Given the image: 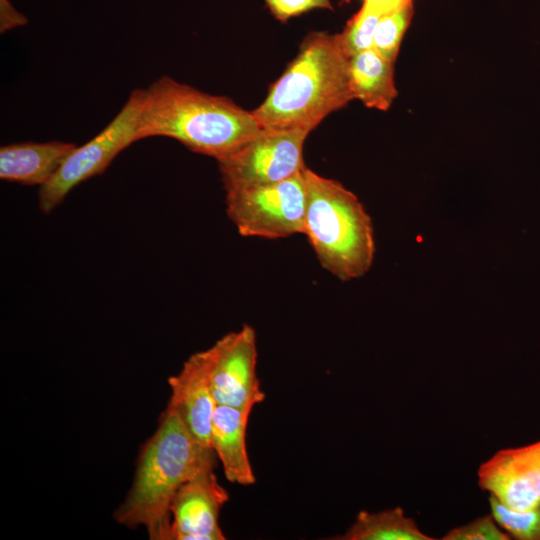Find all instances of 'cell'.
Instances as JSON below:
<instances>
[{
    "label": "cell",
    "mask_w": 540,
    "mask_h": 540,
    "mask_svg": "<svg viewBox=\"0 0 540 540\" xmlns=\"http://www.w3.org/2000/svg\"><path fill=\"white\" fill-rule=\"evenodd\" d=\"M348 61L338 34L307 35L263 103L251 111L261 128L312 131L330 113L354 100Z\"/></svg>",
    "instance_id": "3"
},
{
    "label": "cell",
    "mask_w": 540,
    "mask_h": 540,
    "mask_svg": "<svg viewBox=\"0 0 540 540\" xmlns=\"http://www.w3.org/2000/svg\"><path fill=\"white\" fill-rule=\"evenodd\" d=\"M305 169L282 181L225 191L227 215L240 235L279 239L304 233Z\"/></svg>",
    "instance_id": "5"
},
{
    "label": "cell",
    "mask_w": 540,
    "mask_h": 540,
    "mask_svg": "<svg viewBox=\"0 0 540 540\" xmlns=\"http://www.w3.org/2000/svg\"><path fill=\"white\" fill-rule=\"evenodd\" d=\"M348 71L354 99L379 111L391 107L398 95L393 62L372 48L350 57Z\"/></svg>",
    "instance_id": "14"
},
{
    "label": "cell",
    "mask_w": 540,
    "mask_h": 540,
    "mask_svg": "<svg viewBox=\"0 0 540 540\" xmlns=\"http://www.w3.org/2000/svg\"><path fill=\"white\" fill-rule=\"evenodd\" d=\"M495 521L492 514L481 516L475 520L448 531L442 540H510L511 536Z\"/></svg>",
    "instance_id": "19"
},
{
    "label": "cell",
    "mask_w": 540,
    "mask_h": 540,
    "mask_svg": "<svg viewBox=\"0 0 540 540\" xmlns=\"http://www.w3.org/2000/svg\"><path fill=\"white\" fill-rule=\"evenodd\" d=\"M263 130L251 111L231 99L162 76L144 89L137 139L169 137L218 160Z\"/></svg>",
    "instance_id": "1"
},
{
    "label": "cell",
    "mask_w": 540,
    "mask_h": 540,
    "mask_svg": "<svg viewBox=\"0 0 540 540\" xmlns=\"http://www.w3.org/2000/svg\"><path fill=\"white\" fill-rule=\"evenodd\" d=\"M339 540H433L401 507L379 512L360 511Z\"/></svg>",
    "instance_id": "15"
},
{
    "label": "cell",
    "mask_w": 540,
    "mask_h": 540,
    "mask_svg": "<svg viewBox=\"0 0 540 540\" xmlns=\"http://www.w3.org/2000/svg\"><path fill=\"white\" fill-rule=\"evenodd\" d=\"M380 17L362 5L348 20L344 30L338 34L340 46L348 58L373 48L374 33Z\"/></svg>",
    "instance_id": "18"
},
{
    "label": "cell",
    "mask_w": 540,
    "mask_h": 540,
    "mask_svg": "<svg viewBox=\"0 0 540 540\" xmlns=\"http://www.w3.org/2000/svg\"><path fill=\"white\" fill-rule=\"evenodd\" d=\"M413 14L414 5L381 16L374 33L373 49L384 58L395 63Z\"/></svg>",
    "instance_id": "16"
},
{
    "label": "cell",
    "mask_w": 540,
    "mask_h": 540,
    "mask_svg": "<svg viewBox=\"0 0 540 540\" xmlns=\"http://www.w3.org/2000/svg\"><path fill=\"white\" fill-rule=\"evenodd\" d=\"M252 410L217 404L211 425V447L221 461L226 479L242 486L256 482L246 444Z\"/></svg>",
    "instance_id": "12"
},
{
    "label": "cell",
    "mask_w": 540,
    "mask_h": 540,
    "mask_svg": "<svg viewBox=\"0 0 540 540\" xmlns=\"http://www.w3.org/2000/svg\"><path fill=\"white\" fill-rule=\"evenodd\" d=\"M213 449L200 446L176 412L166 408L153 435L143 445L124 502L115 520L129 528L143 526L151 540H170V506L177 490L199 472L214 468Z\"/></svg>",
    "instance_id": "2"
},
{
    "label": "cell",
    "mask_w": 540,
    "mask_h": 540,
    "mask_svg": "<svg viewBox=\"0 0 540 540\" xmlns=\"http://www.w3.org/2000/svg\"><path fill=\"white\" fill-rule=\"evenodd\" d=\"M380 16L413 6V0H363V4Z\"/></svg>",
    "instance_id": "22"
},
{
    "label": "cell",
    "mask_w": 540,
    "mask_h": 540,
    "mask_svg": "<svg viewBox=\"0 0 540 540\" xmlns=\"http://www.w3.org/2000/svg\"><path fill=\"white\" fill-rule=\"evenodd\" d=\"M271 13L280 21L314 8L332 9L330 0H263Z\"/></svg>",
    "instance_id": "20"
},
{
    "label": "cell",
    "mask_w": 540,
    "mask_h": 540,
    "mask_svg": "<svg viewBox=\"0 0 540 540\" xmlns=\"http://www.w3.org/2000/svg\"><path fill=\"white\" fill-rule=\"evenodd\" d=\"M489 504L495 521L511 538L540 540V507L523 511L513 510L491 495Z\"/></svg>",
    "instance_id": "17"
},
{
    "label": "cell",
    "mask_w": 540,
    "mask_h": 540,
    "mask_svg": "<svg viewBox=\"0 0 540 540\" xmlns=\"http://www.w3.org/2000/svg\"><path fill=\"white\" fill-rule=\"evenodd\" d=\"M143 92L144 89L133 90L112 121L84 145L77 146L52 179L40 187L39 208L44 214L52 212L80 183L102 174L120 152L138 141Z\"/></svg>",
    "instance_id": "6"
},
{
    "label": "cell",
    "mask_w": 540,
    "mask_h": 540,
    "mask_svg": "<svg viewBox=\"0 0 540 540\" xmlns=\"http://www.w3.org/2000/svg\"><path fill=\"white\" fill-rule=\"evenodd\" d=\"M77 146L62 141L21 142L0 149V178L39 187L49 182Z\"/></svg>",
    "instance_id": "13"
},
{
    "label": "cell",
    "mask_w": 540,
    "mask_h": 540,
    "mask_svg": "<svg viewBox=\"0 0 540 540\" xmlns=\"http://www.w3.org/2000/svg\"><path fill=\"white\" fill-rule=\"evenodd\" d=\"M228 492L219 484L214 468L185 482L175 493L171 506L170 540H223L218 523Z\"/></svg>",
    "instance_id": "10"
},
{
    "label": "cell",
    "mask_w": 540,
    "mask_h": 540,
    "mask_svg": "<svg viewBox=\"0 0 540 540\" xmlns=\"http://www.w3.org/2000/svg\"><path fill=\"white\" fill-rule=\"evenodd\" d=\"M304 233L321 266L342 281L364 276L375 254L372 220L340 182L305 169Z\"/></svg>",
    "instance_id": "4"
},
{
    "label": "cell",
    "mask_w": 540,
    "mask_h": 540,
    "mask_svg": "<svg viewBox=\"0 0 540 540\" xmlns=\"http://www.w3.org/2000/svg\"><path fill=\"white\" fill-rule=\"evenodd\" d=\"M0 31L1 33L18 26L25 25L27 19L19 13L8 0H1Z\"/></svg>",
    "instance_id": "21"
},
{
    "label": "cell",
    "mask_w": 540,
    "mask_h": 540,
    "mask_svg": "<svg viewBox=\"0 0 540 540\" xmlns=\"http://www.w3.org/2000/svg\"><path fill=\"white\" fill-rule=\"evenodd\" d=\"M478 485L513 510L540 507V440L497 451L477 472Z\"/></svg>",
    "instance_id": "9"
},
{
    "label": "cell",
    "mask_w": 540,
    "mask_h": 540,
    "mask_svg": "<svg viewBox=\"0 0 540 540\" xmlns=\"http://www.w3.org/2000/svg\"><path fill=\"white\" fill-rule=\"evenodd\" d=\"M168 384L171 395L167 408L178 414L200 446L212 449L211 425L217 403L208 349L192 354L180 372L169 378Z\"/></svg>",
    "instance_id": "11"
},
{
    "label": "cell",
    "mask_w": 540,
    "mask_h": 540,
    "mask_svg": "<svg viewBox=\"0 0 540 540\" xmlns=\"http://www.w3.org/2000/svg\"><path fill=\"white\" fill-rule=\"evenodd\" d=\"M208 352L217 404L253 409L265 399L257 375L256 332L252 326L243 325L227 333Z\"/></svg>",
    "instance_id": "8"
},
{
    "label": "cell",
    "mask_w": 540,
    "mask_h": 540,
    "mask_svg": "<svg viewBox=\"0 0 540 540\" xmlns=\"http://www.w3.org/2000/svg\"><path fill=\"white\" fill-rule=\"evenodd\" d=\"M311 131L303 128L264 129L217 160L225 191L267 184L301 173L303 146Z\"/></svg>",
    "instance_id": "7"
}]
</instances>
